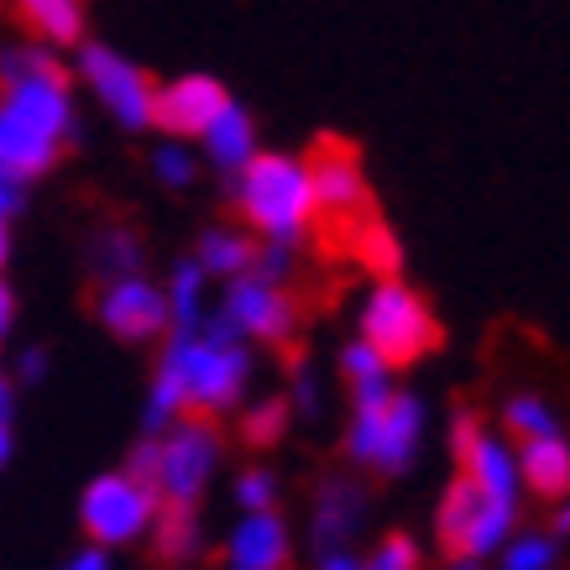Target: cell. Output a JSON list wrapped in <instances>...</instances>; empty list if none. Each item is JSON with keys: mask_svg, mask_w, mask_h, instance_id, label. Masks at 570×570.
<instances>
[{"mask_svg": "<svg viewBox=\"0 0 570 570\" xmlns=\"http://www.w3.org/2000/svg\"><path fill=\"white\" fill-rule=\"evenodd\" d=\"M294 560V529L283 523L277 508L267 513H242L225 534L220 566L225 570H288Z\"/></svg>", "mask_w": 570, "mask_h": 570, "instance_id": "obj_15", "label": "cell"}, {"mask_svg": "<svg viewBox=\"0 0 570 570\" xmlns=\"http://www.w3.org/2000/svg\"><path fill=\"white\" fill-rule=\"evenodd\" d=\"M205 288H209V277L199 273V262H178L174 277H168V330H194V325H205Z\"/></svg>", "mask_w": 570, "mask_h": 570, "instance_id": "obj_24", "label": "cell"}, {"mask_svg": "<svg viewBox=\"0 0 570 570\" xmlns=\"http://www.w3.org/2000/svg\"><path fill=\"white\" fill-rule=\"evenodd\" d=\"M42 362H48L42 351H27V356H21V377H27V382H32V377H42Z\"/></svg>", "mask_w": 570, "mask_h": 570, "instance_id": "obj_37", "label": "cell"}, {"mask_svg": "<svg viewBox=\"0 0 570 570\" xmlns=\"http://www.w3.org/2000/svg\"><path fill=\"white\" fill-rule=\"evenodd\" d=\"M513 529H519V508H502V502L482 498L461 476L445 487V498L434 508V539H440V550L450 560H492Z\"/></svg>", "mask_w": 570, "mask_h": 570, "instance_id": "obj_8", "label": "cell"}, {"mask_svg": "<svg viewBox=\"0 0 570 570\" xmlns=\"http://www.w3.org/2000/svg\"><path fill=\"white\" fill-rule=\"evenodd\" d=\"M320 570H362V550L356 544H330V550H320Z\"/></svg>", "mask_w": 570, "mask_h": 570, "instance_id": "obj_32", "label": "cell"}, {"mask_svg": "<svg viewBox=\"0 0 570 570\" xmlns=\"http://www.w3.org/2000/svg\"><path fill=\"white\" fill-rule=\"evenodd\" d=\"M450 445H455V476L471 482L482 498L502 502V508H523V482H519V455L502 440L498 430H487L482 419L461 414L455 430H450Z\"/></svg>", "mask_w": 570, "mask_h": 570, "instance_id": "obj_10", "label": "cell"}, {"mask_svg": "<svg viewBox=\"0 0 570 570\" xmlns=\"http://www.w3.org/2000/svg\"><path fill=\"white\" fill-rule=\"evenodd\" d=\"M356 335H362L393 372L397 366H419L445 341L440 314L430 309V298L419 294L414 283H403V277H377V283H372V294L362 298V314H356Z\"/></svg>", "mask_w": 570, "mask_h": 570, "instance_id": "obj_5", "label": "cell"}, {"mask_svg": "<svg viewBox=\"0 0 570 570\" xmlns=\"http://www.w3.org/2000/svg\"><path fill=\"white\" fill-rule=\"evenodd\" d=\"M502 430H508V440H513V445H523V440L554 434V430H560V419H554L550 397H539V393H513L508 403H502Z\"/></svg>", "mask_w": 570, "mask_h": 570, "instance_id": "obj_26", "label": "cell"}, {"mask_svg": "<svg viewBox=\"0 0 570 570\" xmlns=\"http://www.w3.org/2000/svg\"><path fill=\"white\" fill-rule=\"evenodd\" d=\"M11 320H17V298H11V288L0 283V341L11 335Z\"/></svg>", "mask_w": 570, "mask_h": 570, "instance_id": "obj_36", "label": "cell"}, {"mask_svg": "<svg viewBox=\"0 0 570 570\" xmlns=\"http://www.w3.org/2000/svg\"><path fill=\"white\" fill-rule=\"evenodd\" d=\"M554 534H570V498L554 502Z\"/></svg>", "mask_w": 570, "mask_h": 570, "instance_id": "obj_38", "label": "cell"}, {"mask_svg": "<svg viewBox=\"0 0 570 570\" xmlns=\"http://www.w3.org/2000/svg\"><path fill=\"white\" fill-rule=\"evenodd\" d=\"M294 409H298V414H320V387H314V377H309V372H298Z\"/></svg>", "mask_w": 570, "mask_h": 570, "instance_id": "obj_33", "label": "cell"}, {"mask_svg": "<svg viewBox=\"0 0 570 570\" xmlns=\"http://www.w3.org/2000/svg\"><path fill=\"white\" fill-rule=\"evenodd\" d=\"M17 205H21V184L6 174V168H0V215H11Z\"/></svg>", "mask_w": 570, "mask_h": 570, "instance_id": "obj_35", "label": "cell"}, {"mask_svg": "<svg viewBox=\"0 0 570 570\" xmlns=\"http://www.w3.org/2000/svg\"><path fill=\"white\" fill-rule=\"evenodd\" d=\"M309 189H314V209L325 220H362L372 215V194H366V174H362V157L351 153L346 141L325 137L309 157Z\"/></svg>", "mask_w": 570, "mask_h": 570, "instance_id": "obj_12", "label": "cell"}, {"mask_svg": "<svg viewBox=\"0 0 570 570\" xmlns=\"http://www.w3.org/2000/svg\"><path fill=\"white\" fill-rule=\"evenodd\" d=\"M498 570H554V534H513L502 539Z\"/></svg>", "mask_w": 570, "mask_h": 570, "instance_id": "obj_27", "label": "cell"}, {"mask_svg": "<svg viewBox=\"0 0 570 570\" xmlns=\"http://www.w3.org/2000/svg\"><path fill=\"white\" fill-rule=\"evenodd\" d=\"M220 325H230L246 346H288L298 335V304L294 294L262 273H242L225 283L220 298Z\"/></svg>", "mask_w": 570, "mask_h": 570, "instance_id": "obj_9", "label": "cell"}, {"mask_svg": "<svg viewBox=\"0 0 570 570\" xmlns=\"http://www.w3.org/2000/svg\"><path fill=\"white\" fill-rule=\"evenodd\" d=\"M362 570H424V550L409 534H382L372 550L362 554Z\"/></svg>", "mask_w": 570, "mask_h": 570, "instance_id": "obj_28", "label": "cell"}, {"mask_svg": "<svg viewBox=\"0 0 570 570\" xmlns=\"http://www.w3.org/2000/svg\"><path fill=\"white\" fill-rule=\"evenodd\" d=\"M230 194H236V209L257 242L298 246L320 220L309 163L294 153H257L242 174H230Z\"/></svg>", "mask_w": 570, "mask_h": 570, "instance_id": "obj_4", "label": "cell"}, {"mask_svg": "<svg viewBox=\"0 0 570 570\" xmlns=\"http://www.w3.org/2000/svg\"><path fill=\"white\" fill-rule=\"evenodd\" d=\"M6 252H11V236H6V215H0V262H6Z\"/></svg>", "mask_w": 570, "mask_h": 570, "instance_id": "obj_41", "label": "cell"}, {"mask_svg": "<svg viewBox=\"0 0 570 570\" xmlns=\"http://www.w3.org/2000/svg\"><path fill=\"white\" fill-rule=\"evenodd\" d=\"M225 105H230V95H225L220 79H209V73H184L174 85L153 89V126L168 131L174 141L205 137V126L220 116Z\"/></svg>", "mask_w": 570, "mask_h": 570, "instance_id": "obj_14", "label": "cell"}, {"mask_svg": "<svg viewBox=\"0 0 570 570\" xmlns=\"http://www.w3.org/2000/svg\"><path fill=\"white\" fill-rule=\"evenodd\" d=\"M351 252L372 277H397L403 273V246H397V230L382 215H362L351 225Z\"/></svg>", "mask_w": 570, "mask_h": 570, "instance_id": "obj_21", "label": "cell"}, {"mask_svg": "<svg viewBox=\"0 0 570 570\" xmlns=\"http://www.w3.org/2000/svg\"><path fill=\"white\" fill-rule=\"evenodd\" d=\"M95 262H100L105 277H126V273H141V246L131 230H105L100 246H95Z\"/></svg>", "mask_w": 570, "mask_h": 570, "instance_id": "obj_29", "label": "cell"}, {"mask_svg": "<svg viewBox=\"0 0 570 570\" xmlns=\"http://www.w3.org/2000/svg\"><path fill=\"white\" fill-rule=\"evenodd\" d=\"M153 519H157V492L126 466L95 476L85 487V498H79V523H85L89 544H100V550H121V544L147 539Z\"/></svg>", "mask_w": 570, "mask_h": 570, "instance_id": "obj_7", "label": "cell"}, {"mask_svg": "<svg viewBox=\"0 0 570 570\" xmlns=\"http://www.w3.org/2000/svg\"><path fill=\"white\" fill-rule=\"evenodd\" d=\"M220 461H225L220 424L205 414H178L168 430L147 434L131 450L126 471L153 487L157 502H168V508H199L209 482H215V471H220Z\"/></svg>", "mask_w": 570, "mask_h": 570, "instance_id": "obj_3", "label": "cell"}, {"mask_svg": "<svg viewBox=\"0 0 570 570\" xmlns=\"http://www.w3.org/2000/svg\"><path fill=\"white\" fill-rule=\"evenodd\" d=\"M199 141H205L209 168H220V174H242L246 163L262 153V147H257V126H252V116H246L236 100L225 105L220 116L205 126V137H199Z\"/></svg>", "mask_w": 570, "mask_h": 570, "instance_id": "obj_18", "label": "cell"}, {"mask_svg": "<svg viewBox=\"0 0 570 570\" xmlns=\"http://www.w3.org/2000/svg\"><path fill=\"white\" fill-rule=\"evenodd\" d=\"M362 523H366V498L356 482H325L314 492L309 529H314V539H320V550L351 544V539L362 534Z\"/></svg>", "mask_w": 570, "mask_h": 570, "instance_id": "obj_17", "label": "cell"}, {"mask_svg": "<svg viewBox=\"0 0 570 570\" xmlns=\"http://www.w3.org/2000/svg\"><path fill=\"white\" fill-rule=\"evenodd\" d=\"M6 455H11V430H6V419H0V466H6Z\"/></svg>", "mask_w": 570, "mask_h": 570, "instance_id": "obj_40", "label": "cell"}, {"mask_svg": "<svg viewBox=\"0 0 570 570\" xmlns=\"http://www.w3.org/2000/svg\"><path fill=\"white\" fill-rule=\"evenodd\" d=\"M79 69H85L89 89L105 100V110L126 126V131H141V126H153V79L137 69V63H126L121 52L100 48V42H89L85 58H79Z\"/></svg>", "mask_w": 570, "mask_h": 570, "instance_id": "obj_13", "label": "cell"}, {"mask_svg": "<svg viewBox=\"0 0 570 570\" xmlns=\"http://www.w3.org/2000/svg\"><path fill=\"white\" fill-rule=\"evenodd\" d=\"M153 168H157V178H163L168 189H189L194 174H199V163H194V153L184 147V141H163L157 157H153Z\"/></svg>", "mask_w": 570, "mask_h": 570, "instance_id": "obj_31", "label": "cell"}, {"mask_svg": "<svg viewBox=\"0 0 570 570\" xmlns=\"http://www.w3.org/2000/svg\"><path fill=\"white\" fill-rule=\"evenodd\" d=\"M341 377H346V387H351V397H356V403H377L382 393H393V366L382 362L362 335L341 351Z\"/></svg>", "mask_w": 570, "mask_h": 570, "instance_id": "obj_23", "label": "cell"}, {"mask_svg": "<svg viewBox=\"0 0 570 570\" xmlns=\"http://www.w3.org/2000/svg\"><path fill=\"white\" fill-rule=\"evenodd\" d=\"M63 570H110V550H100V544H89V550H79Z\"/></svg>", "mask_w": 570, "mask_h": 570, "instance_id": "obj_34", "label": "cell"}, {"mask_svg": "<svg viewBox=\"0 0 570 570\" xmlns=\"http://www.w3.org/2000/svg\"><path fill=\"white\" fill-rule=\"evenodd\" d=\"M252 346L220 320L194 330H168V346L157 356L153 393H147V434L168 430L178 414H236L252 393Z\"/></svg>", "mask_w": 570, "mask_h": 570, "instance_id": "obj_1", "label": "cell"}, {"mask_svg": "<svg viewBox=\"0 0 570 570\" xmlns=\"http://www.w3.org/2000/svg\"><path fill=\"white\" fill-rule=\"evenodd\" d=\"M17 17L48 48H73L85 37V0H17Z\"/></svg>", "mask_w": 570, "mask_h": 570, "instance_id": "obj_20", "label": "cell"}, {"mask_svg": "<svg viewBox=\"0 0 570 570\" xmlns=\"http://www.w3.org/2000/svg\"><path fill=\"white\" fill-rule=\"evenodd\" d=\"M424 397L403 393H382L377 403H356V414L346 424V455L351 466L372 471V476H403L414 471L419 450H424Z\"/></svg>", "mask_w": 570, "mask_h": 570, "instance_id": "obj_6", "label": "cell"}, {"mask_svg": "<svg viewBox=\"0 0 570 570\" xmlns=\"http://www.w3.org/2000/svg\"><path fill=\"white\" fill-rule=\"evenodd\" d=\"M288 424H294V403H288V397H257V403H242V440L252 450L283 445Z\"/></svg>", "mask_w": 570, "mask_h": 570, "instance_id": "obj_25", "label": "cell"}, {"mask_svg": "<svg viewBox=\"0 0 570 570\" xmlns=\"http://www.w3.org/2000/svg\"><path fill=\"white\" fill-rule=\"evenodd\" d=\"M236 508L242 513H267V508H277V476L267 466H246L242 476H236Z\"/></svg>", "mask_w": 570, "mask_h": 570, "instance_id": "obj_30", "label": "cell"}, {"mask_svg": "<svg viewBox=\"0 0 570 570\" xmlns=\"http://www.w3.org/2000/svg\"><path fill=\"white\" fill-rule=\"evenodd\" d=\"M257 236L246 230V225H215V230H205L199 236V246H194V262H199V273L205 277H220V283H230V277H242L257 267Z\"/></svg>", "mask_w": 570, "mask_h": 570, "instance_id": "obj_19", "label": "cell"}, {"mask_svg": "<svg viewBox=\"0 0 570 570\" xmlns=\"http://www.w3.org/2000/svg\"><path fill=\"white\" fill-rule=\"evenodd\" d=\"M95 314L100 325L126 341V346H147V341H163L168 335V294L147 283L141 273H126V277H105L100 298H95Z\"/></svg>", "mask_w": 570, "mask_h": 570, "instance_id": "obj_11", "label": "cell"}, {"mask_svg": "<svg viewBox=\"0 0 570 570\" xmlns=\"http://www.w3.org/2000/svg\"><path fill=\"white\" fill-rule=\"evenodd\" d=\"M153 544H157V560H168V566L194 560L199 554V508H168V502H157Z\"/></svg>", "mask_w": 570, "mask_h": 570, "instance_id": "obj_22", "label": "cell"}, {"mask_svg": "<svg viewBox=\"0 0 570 570\" xmlns=\"http://www.w3.org/2000/svg\"><path fill=\"white\" fill-rule=\"evenodd\" d=\"M73 137V100L63 63L42 48L0 52V168L27 184L63 157Z\"/></svg>", "mask_w": 570, "mask_h": 570, "instance_id": "obj_2", "label": "cell"}, {"mask_svg": "<svg viewBox=\"0 0 570 570\" xmlns=\"http://www.w3.org/2000/svg\"><path fill=\"white\" fill-rule=\"evenodd\" d=\"M440 570H482V560H450V554H445V566H440Z\"/></svg>", "mask_w": 570, "mask_h": 570, "instance_id": "obj_39", "label": "cell"}, {"mask_svg": "<svg viewBox=\"0 0 570 570\" xmlns=\"http://www.w3.org/2000/svg\"><path fill=\"white\" fill-rule=\"evenodd\" d=\"M513 455H519L523 498H529V492L544 502L570 498V440L560 430L539 434V440H523V445H513Z\"/></svg>", "mask_w": 570, "mask_h": 570, "instance_id": "obj_16", "label": "cell"}]
</instances>
